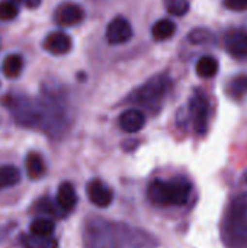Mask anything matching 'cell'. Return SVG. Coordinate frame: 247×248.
<instances>
[{
	"label": "cell",
	"mask_w": 247,
	"mask_h": 248,
	"mask_svg": "<svg viewBox=\"0 0 247 248\" xmlns=\"http://www.w3.org/2000/svg\"><path fill=\"white\" fill-rule=\"evenodd\" d=\"M221 240L229 248H247V192L229 203L221 221Z\"/></svg>",
	"instance_id": "obj_1"
},
{
	"label": "cell",
	"mask_w": 247,
	"mask_h": 248,
	"mask_svg": "<svg viewBox=\"0 0 247 248\" xmlns=\"http://www.w3.org/2000/svg\"><path fill=\"white\" fill-rule=\"evenodd\" d=\"M44 49L54 55H64L71 49V39L64 32H51L42 44Z\"/></svg>",
	"instance_id": "obj_11"
},
{
	"label": "cell",
	"mask_w": 247,
	"mask_h": 248,
	"mask_svg": "<svg viewBox=\"0 0 247 248\" xmlns=\"http://www.w3.org/2000/svg\"><path fill=\"white\" fill-rule=\"evenodd\" d=\"M211 39H213V32L207 29H195L191 33V41L194 44H205V42H210Z\"/></svg>",
	"instance_id": "obj_24"
},
{
	"label": "cell",
	"mask_w": 247,
	"mask_h": 248,
	"mask_svg": "<svg viewBox=\"0 0 247 248\" xmlns=\"http://www.w3.org/2000/svg\"><path fill=\"white\" fill-rule=\"evenodd\" d=\"M86 193L89 201L98 208H108L114 201L112 189L99 179H93L87 183Z\"/></svg>",
	"instance_id": "obj_6"
},
{
	"label": "cell",
	"mask_w": 247,
	"mask_h": 248,
	"mask_svg": "<svg viewBox=\"0 0 247 248\" xmlns=\"http://www.w3.org/2000/svg\"><path fill=\"white\" fill-rule=\"evenodd\" d=\"M165 6L167 12L173 16H183L189 10L188 0H165Z\"/></svg>",
	"instance_id": "obj_22"
},
{
	"label": "cell",
	"mask_w": 247,
	"mask_h": 248,
	"mask_svg": "<svg viewBox=\"0 0 247 248\" xmlns=\"http://www.w3.org/2000/svg\"><path fill=\"white\" fill-rule=\"evenodd\" d=\"M227 92L231 97L240 99L247 93V77L246 76H237L231 78V81L227 86Z\"/></svg>",
	"instance_id": "obj_20"
},
{
	"label": "cell",
	"mask_w": 247,
	"mask_h": 248,
	"mask_svg": "<svg viewBox=\"0 0 247 248\" xmlns=\"http://www.w3.org/2000/svg\"><path fill=\"white\" fill-rule=\"evenodd\" d=\"M224 6L234 12L247 10V0H224Z\"/></svg>",
	"instance_id": "obj_25"
},
{
	"label": "cell",
	"mask_w": 247,
	"mask_h": 248,
	"mask_svg": "<svg viewBox=\"0 0 247 248\" xmlns=\"http://www.w3.org/2000/svg\"><path fill=\"white\" fill-rule=\"evenodd\" d=\"M227 52L236 60L247 58V32L243 29H231L224 36Z\"/></svg>",
	"instance_id": "obj_8"
},
{
	"label": "cell",
	"mask_w": 247,
	"mask_h": 248,
	"mask_svg": "<svg viewBox=\"0 0 247 248\" xmlns=\"http://www.w3.org/2000/svg\"><path fill=\"white\" fill-rule=\"evenodd\" d=\"M20 182V173L15 166H0V190L13 187Z\"/></svg>",
	"instance_id": "obj_18"
},
{
	"label": "cell",
	"mask_w": 247,
	"mask_h": 248,
	"mask_svg": "<svg viewBox=\"0 0 247 248\" xmlns=\"http://www.w3.org/2000/svg\"><path fill=\"white\" fill-rule=\"evenodd\" d=\"M119 128L124 132L135 134L141 131L146 125V115L140 109H127L119 115L118 119Z\"/></svg>",
	"instance_id": "obj_10"
},
{
	"label": "cell",
	"mask_w": 247,
	"mask_h": 248,
	"mask_svg": "<svg viewBox=\"0 0 247 248\" xmlns=\"http://www.w3.org/2000/svg\"><path fill=\"white\" fill-rule=\"evenodd\" d=\"M131 38H132V28L125 17L118 16L111 20V23L106 28V39L111 45L125 44Z\"/></svg>",
	"instance_id": "obj_7"
},
{
	"label": "cell",
	"mask_w": 247,
	"mask_h": 248,
	"mask_svg": "<svg viewBox=\"0 0 247 248\" xmlns=\"http://www.w3.org/2000/svg\"><path fill=\"white\" fill-rule=\"evenodd\" d=\"M23 68V60L17 54H10L3 60L1 64V71L7 78H16L22 73Z\"/></svg>",
	"instance_id": "obj_15"
},
{
	"label": "cell",
	"mask_w": 247,
	"mask_h": 248,
	"mask_svg": "<svg viewBox=\"0 0 247 248\" xmlns=\"http://www.w3.org/2000/svg\"><path fill=\"white\" fill-rule=\"evenodd\" d=\"M245 182H246V183H247V173H246V174H245Z\"/></svg>",
	"instance_id": "obj_28"
},
{
	"label": "cell",
	"mask_w": 247,
	"mask_h": 248,
	"mask_svg": "<svg viewBox=\"0 0 247 248\" xmlns=\"http://www.w3.org/2000/svg\"><path fill=\"white\" fill-rule=\"evenodd\" d=\"M170 78L166 74H159L146 81L135 90L131 100L144 108H157L170 90Z\"/></svg>",
	"instance_id": "obj_4"
},
{
	"label": "cell",
	"mask_w": 247,
	"mask_h": 248,
	"mask_svg": "<svg viewBox=\"0 0 247 248\" xmlns=\"http://www.w3.org/2000/svg\"><path fill=\"white\" fill-rule=\"evenodd\" d=\"M84 17L83 9L76 3H64L57 7L54 19L61 26H74L80 23Z\"/></svg>",
	"instance_id": "obj_9"
},
{
	"label": "cell",
	"mask_w": 247,
	"mask_h": 248,
	"mask_svg": "<svg viewBox=\"0 0 247 248\" xmlns=\"http://www.w3.org/2000/svg\"><path fill=\"white\" fill-rule=\"evenodd\" d=\"M17 6L15 1H0V20H12L17 16Z\"/></svg>",
	"instance_id": "obj_23"
},
{
	"label": "cell",
	"mask_w": 247,
	"mask_h": 248,
	"mask_svg": "<svg viewBox=\"0 0 247 248\" xmlns=\"http://www.w3.org/2000/svg\"><path fill=\"white\" fill-rule=\"evenodd\" d=\"M189 113L195 132L198 135L207 134L210 122V102L201 90H197L194 93L189 102Z\"/></svg>",
	"instance_id": "obj_5"
},
{
	"label": "cell",
	"mask_w": 247,
	"mask_h": 248,
	"mask_svg": "<svg viewBox=\"0 0 247 248\" xmlns=\"http://www.w3.org/2000/svg\"><path fill=\"white\" fill-rule=\"evenodd\" d=\"M23 248H58V241L54 237H39L33 234H25L20 238Z\"/></svg>",
	"instance_id": "obj_14"
},
{
	"label": "cell",
	"mask_w": 247,
	"mask_h": 248,
	"mask_svg": "<svg viewBox=\"0 0 247 248\" xmlns=\"http://www.w3.org/2000/svg\"><path fill=\"white\" fill-rule=\"evenodd\" d=\"M31 234L33 235H39V237H51L54 234L55 225L52 221L47 219V218H36L31 222Z\"/></svg>",
	"instance_id": "obj_19"
},
{
	"label": "cell",
	"mask_w": 247,
	"mask_h": 248,
	"mask_svg": "<svg viewBox=\"0 0 247 248\" xmlns=\"http://www.w3.org/2000/svg\"><path fill=\"white\" fill-rule=\"evenodd\" d=\"M15 3H20L29 9H35L41 4V0H15Z\"/></svg>",
	"instance_id": "obj_27"
},
{
	"label": "cell",
	"mask_w": 247,
	"mask_h": 248,
	"mask_svg": "<svg viewBox=\"0 0 247 248\" xmlns=\"http://www.w3.org/2000/svg\"><path fill=\"white\" fill-rule=\"evenodd\" d=\"M175 31H176V26L172 20L160 19L151 28V35L156 41H166L175 35Z\"/></svg>",
	"instance_id": "obj_16"
},
{
	"label": "cell",
	"mask_w": 247,
	"mask_h": 248,
	"mask_svg": "<svg viewBox=\"0 0 247 248\" xmlns=\"http://www.w3.org/2000/svg\"><path fill=\"white\" fill-rule=\"evenodd\" d=\"M55 202L64 214L71 212L77 205V193H76L74 186L68 182L61 183L57 192Z\"/></svg>",
	"instance_id": "obj_12"
},
{
	"label": "cell",
	"mask_w": 247,
	"mask_h": 248,
	"mask_svg": "<svg viewBox=\"0 0 247 248\" xmlns=\"http://www.w3.org/2000/svg\"><path fill=\"white\" fill-rule=\"evenodd\" d=\"M218 73V61L211 57L205 55L198 60L197 62V74L202 78H211Z\"/></svg>",
	"instance_id": "obj_17"
},
{
	"label": "cell",
	"mask_w": 247,
	"mask_h": 248,
	"mask_svg": "<svg viewBox=\"0 0 247 248\" xmlns=\"http://www.w3.org/2000/svg\"><path fill=\"white\" fill-rule=\"evenodd\" d=\"M25 167H26V173H28L29 179H32V180L41 179L45 174V171H47L44 158L39 154H36V153H29L26 155Z\"/></svg>",
	"instance_id": "obj_13"
},
{
	"label": "cell",
	"mask_w": 247,
	"mask_h": 248,
	"mask_svg": "<svg viewBox=\"0 0 247 248\" xmlns=\"http://www.w3.org/2000/svg\"><path fill=\"white\" fill-rule=\"evenodd\" d=\"M83 248H118L116 230L102 217H89L83 225Z\"/></svg>",
	"instance_id": "obj_3"
},
{
	"label": "cell",
	"mask_w": 247,
	"mask_h": 248,
	"mask_svg": "<svg viewBox=\"0 0 247 248\" xmlns=\"http://www.w3.org/2000/svg\"><path fill=\"white\" fill-rule=\"evenodd\" d=\"M13 228H15V225H12V224L0 225V244H3L9 238V235L13 231Z\"/></svg>",
	"instance_id": "obj_26"
},
{
	"label": "cell",
	"mask_w": 247,
	"mask_h": 248,
	"mask_svg": "<svg viewBox=\"0 0 247 248\" xmlns=\"http://www.w3.org/2000/svg\"><path fill=\"white\" fill-rule=\"evenodd\" d=\"M36 211L39 214H45V215H51V217H61L64 212L60 209V206L57 205V202H54L49 198H44L41 201H38L36 203Z\"/></svg>",
	"instance_id": "obj_21"
},
{
	"label": "cell",
	"mask_w": 247,
	"mask_h": 248,
	"mask_svg": "<svg viewBox=\"0 0 247 248\" xmlns=\"http://www.w3.org/2000/svg\"><path fill=\"white\" fill-rule=\"evenodd\" d=\"M192 193V183L185 177L154 179L147 187V199L154 206L175 208L188 203Z\"/></svg>",
	"instance_id": "obj_2"
}]
</instances>
